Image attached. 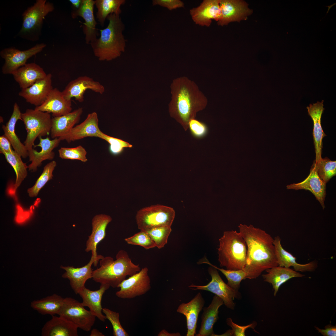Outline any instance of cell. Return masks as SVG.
I'll return each mask as SVG.
<instances>
[{"mask_svg": "<svg viewBox=\"0 0 336 336\" xmlns=\"http://www.w3.org/2000/svg\"><path fill=\"white\" fill-rule=\"evenodd\" d=\"M58 152L59 156L62 159L77 160L83 162L87 161V152L82 146L73 148L62 147Z\"/></svg>", "mask_w": 336, "mask_h": 336, "instance_id": "obj_43", "label": "cell"}, {"mask_svg": "<svg viewBox=\"0 0 336 336\" xmlns=\"http://www.w3.org/2000/svg\"><path fill=\"white\" fill-rule=\"evenodd\" d=\"M64 298L56 294L31 302L30 306L43 315L51 316L58 314L63 305Z\"/></svg>", "mask_w": 336, "mask_h": 336, "instance_id": "obj_34", "label": "cell"}, {"mask_svg": "<svg viewBox=\"0 0 336 336\" xmlns=\"http://www.w3.org/2000/svg\"><path fill=\"white\" fill-rule=\"evenodd\" d=\"M324 100L317 101L315 103L310 104L306 107L309 115L313 123V136L315 153V159L317 162L322 158V151L323 147L322 140L326 136L321 126V117L324 109L323 107Z\"/></svg>", "mask_w": 336, "mask_h": 336, "instance_id": "obj_26", "label": "cell"}, {"mask_svg": "<svg viewBox=\"0 0 336 336\" xmlns=\"http://www.w3.org/2000/svg\"><path fill=\"white\" fill-rule=\"evenodd\" d=\"M110 287L108 285L102 284L99 289L95 291L91 290L85 287L78 294L82 300V305L88 307L96 317L104 322L107 319L102 313L101 300L104 294Z\"/></svg>", "mask_w": 336, "mask_h": 336, "instance_id": "obj_27", "label": "cell"}, {"mask_svg": "<svg viewBox=\"0 0 336 336\" xmlns=\"http://www.w3.org/2000/svg\"><path fill=\"white\" fill-rule=\"evenodd\" d=\"M54 9V5L46 0H37L22 14L21 27L17 35L31 41L39 40L41 34L43 20Z\"/></svg>", "mask_w": 336, "mask_h": 336, "instance_id": "obj_6", "label": "cell"}, {"mask_svg": "<svg viewBox=\"0 0 336 336\" xmlns=\"http://www.w3.org/2000/svg\"><path fill=\"white\" fill-rule=\"evenodd\" d=\"M126 2L125 0H96L95 4L97 9V19L101 26L103 27L105 20L111 14L120 15L122 12L121 6Z\"/></svg>", "mask_w": 336, "mask_h": 336, "instance_id": "obj_35", "label": "cell"}, {"mask_svg": "<svg viewBox=\"0 0 336 336\" xmlns=\"http://www.w3.org/2000/svg\"><path fill=\"white\" fill-rule=\"evenodd\" d=\"M41 329L42 336H77L78 328L64 318L52 315Z\"/></svg>", "mask_w": 336, "mask_h": 336, "instance_id": "obj_32", "label": "cell"}, {"mask_svg": "<svg viewBox=\"0 0 336 336\" xmlns=\"http://www.w3.org/2000/svg\"><path fill=\"white\" fill-rule=\"evenodd\" d=\"M21 89L30 87L47 74L42 68L35 63H26L12 74Z\"/></svg>", "mask_w": 336, "mask_h": 336, "instance_id": "obj_28", "label": "cell"}, {"mask_svg": "<svg viewBox=\"0 0 336 336\" xmlns=\"http://www.w3.org/2000/svg\"><path fill=\"white\" fill-rule=\"evenodd\" d=\"M52 75L47 74L29 87L21 89L19 95L24 98L31 104L38 106L45 101L50 91L53 88L52 86Z\"/></svg>", "mask_w": 336, "mask_h": 336, "instance_id": "obj_18", "label": "cell"}, {"mask_svg": "<svg viewBox=\"0 0 336 336\" xmlns=\"http://www.w3.org/2000/svg\"><path fill=\"white\" fill-rule=\"evenodd\" d=\"M21 113L16 103L13 105V111L9 121L5 125L2 126L4 135L10 141L14 150L23 158L28 156V150L24 144L22 143L15 132V127L19 120H22Z\"/></svg>", "mask_w": 336, "mask_h": 336, "instance_id": "obj_31", "label": "cell"}, {"mask_svg": "<svg viewBox=\"0 0 336 336\" xmlns=\"http://www.w3.org/2000/svg\"><path fill=\"white\" fill-rule=\"evenodd\" d=\"M102 312L112 325L114 336H129L120 324L119 313L106 308H103Z\"/></svg>", "mask_w": 336, "mask_h": 336, "instance_id": "obj_44", "label": "cell"}, {"mask_svg": "<svg viewBox=\"0 0 336 336\" xmlns=\"http://www.w3.org/2000/svg\"><path fill=\"white\" fill-rule=\"evenodd\" d=\"M158 336H180V334L179 332L170 333L165 329L162 330L158 334Z\"/></svg>", "mask_w": 336, "mask_h": 336, "instance_id": "obj_50", "label": "cell"}, {"mask_svg": "<svg viewBox=\"0 0 336 336\" xmlns=\"http://www.w3.org/2000/svg\"><path fill=\"white\" fill-rule=\"evenodd\" d=\"M315 327L318 332L323 336H336V325L327 324L324 327V329H321L316 326Z\"/></svg>", "mask_w": 336, "mask_h": 336, "instance_id": "obj_49", "label": "cell"}, {"mask_svg": "<svg viewBox=\"0 0 336 336\" xmlns=\"http://www.w3.org/2000/svg\"><path fill=\"white\" fill-rule=\"evenodd\" d=\"M21 118L27 133L24 144L28 151L33 148L37 138L49 134L52 118L50 113L29 109L21 113Z\"/></svg>", "mask_w": 336, "mask_h": 336, "instance_id": "obj_7", "label": "cell"}, {"mask_svg": "<svg viewBox=\"0 0 336 336\" xmlns=\"http://www.w3.org/2000/svg\"><path fill=\"white\" fill-rule=\"evenodd\" d=\"M220 0H204L198 7L190 10L194 21L201 26L209 27L212 20L218 21L221 16Z\"/></svg>", "mask_w": 336, "mask_h": 336, "instance_id": "obj_21", "label": "cell"}, {"mask_svg": "<svg viewBox=\"0 0 336 336\" xmlns=\"http://www.w3.org/2000/svg\"><path fill=\"white\" fill-rule=\"evenodd\" d=\"M227 324L230 326L231 336H245V331L249 328H251L254 330L257 324L256 322H254L246 326H240L234 323L231 319L228 318L226 320Z\"/></svg>", "mask_w": 336, "mask_h": 336, "instance_id": "obj_46", "label": "cell"}, {"mask_svg": "<svg viewBox=\"0 0 336 336\" xmlns=\"http://www.w3.org/2000/svg\"><path fill=\"white\" fill-rule=\"evenodd\" d=\"M112 220L110 216L105 214L96 215L92 220V231L86 241L85 251L86 252H91V256L98 262L104 257L97 254V246L105 238L107 227Z\"/></svg>", "mask_w": 336, "mask_h": 336, "instance_id": "obj_15", "label": "cell"}, {"mask_svg": "<svg viewBox=\"0 0 336 336\" xmlns=\"http://www.w3.org/2000/svg\"><path fill=\"white\" fill-rule=\"evenodd\" d=\"M107 142L109 144V151L113 155L116 156L121 154L126 148H131L133 145L128 142L121 139L108 135L102 132L99 137Z\"/></svg>", "mask_w": 336, "mask_h": 336, "instance_id": "obj_41", "label": "cell"}, {"mask_svg": "<svg viewBox=\"0 0 336 336\" xmlns=\"http://www.w3.org/2000/svg\"><path fill=\"white\" fill-rule=\"evenodd\" d=\"M238 227L247 247L246 263L243 269L246 278L255 279L264 270L278 266L274 239L270 234L251 225L240 224Z\"/></svg>", "mask_w": 336, "mask_h": 336, "instance_id": "obj_1", "label": "cell"}, {"mask_svg": "<svg viewBox=\"0 0 336 336\" xmlns=\"http://www.w3.org/2000/svg\"><path fill=\"white\" fill-rule=\"evenodd\" d=\"M97 114L93 112L88 114L84 121L74 127L67 134L59 138L68 143L87 137L99 138L102 132L99 128Z\"/></svg>", "mask_w": 336, "mask_h": 336, "instance_id": "obj_19", "label": "cell"}, {"mask_svg": "<svg viewBox=\"0 0 336 336\" xmlns=\"http://www.w3.org/2000/svg\"><path fill=\"white\" fill-rule=\"evenodd\" d=\"M81 303L70 297L64 298L62 307L58 315L84 331H90L94 325L96 317L86 309Z\"/></svg>", "mask_w": 336, "mask_h": 336, "instance_id": "obj_9", "label": "cell"}, {"mask_svg": "<svg viewBox=\"0 0 336 336\" xmlns=\"http://www.w3.org/2000/svg\"><path fill=\"white\" fill-rule=\"evenodd\" d=\"M88 89L101 94L105 91L104 86L99 82L87 76H82L69 82L62 92L66 99L71 100L74 98L81 102L84 100L85 92Z\"/></svg>", "mask_w": 336, "mask_h": 336, "instance_id": "obj_13", "label": "cell"}, {"mask_svg": "<svg viewBox=\"0 0 336 336\" xmlns=\"http://www.w3.org/2000/svg\"><path fill=\"white\" fill-rule=\"evenodd\" d=\"M82 112V108H80L65 115L54 117L52 119L51 138H59L68 134L79 122Z\"/></svg>", "mask_w": 336, "mask_h": 336, "instance_id": "obj_29", "label": "cell"}, {"mask_svg": "<svg viewBox=\"0 0 336 336\" xmlns=\"http://www.w3.org/2000/svg\"><path fill=\"white\" fill-rule=\"evenodd\" d=\"M170 90V114L186 131L190 120L206 107L207 99L197 84L185 76L174 79Z\"/></svg>", "mask_w": 336, "mask_h": 336, "instance_id": "obj_2", "label": "cell"}, {"mask_svg": "<svg viewBox=\"0 0 336 336\" xmlns=\"http://www.w3.org/2000/svg\"><path fill=\"white\" fill-rule=\"evenodd\" d=\"M90 336H104L105 335L98 329H94L91 330Z\"/></svg>", "mask_w": 336, "mask_h": 336, "instance_id": "obj_52", "label": "cell"}, {"mask_svg": "<svg viewBox=\"0 0 336 336\" xmlns=\"http://www.w3.org/2000/svg\"><path fill=\"white\" fill-rule=\"evenodd\" d=\"M171 231V226H166L153 228L145 231L154 242L156 247L160 249L167 243Z\"/></svg>", "mask_w": 336, "mask_h": 336, "instance_id": "obj_40", "label": "cell"}, {"mask_svg": "<svg viewBox=\"0 0 336 336\" xmlns=\"http://www.w3.org/2000/svg\"><path fill=\"white\" fill-rule=\"evenodd\" d=\"M3 155L16 173V179L13 188V191L15 192L27 175L28 166L22 161L21 156L14 150L11 152L5 153Z\"/></svg>", "mask_w": 336, "mask_h": 336, "instance_id": "obj_36", "label": "cell"}, {"mask_svg": "<svg viewBox=\"0 0 336 336\" xmlns=\"http://www.w3.org/2000/svg\"><path fill=\"white\" fill-rule=\"evenodd\" d=\"M152 4L166 7L170 11L184 6L183 2L180 0H153Z\"/></svg>", "mask_w": 336, "mask_h": 336, "instance_id": "obj_47", "label": "cell"}, {"mask_svg": "<svg viewBox=\"0 0 336 336\" xmlns=\"http://www.w3.org/2000/svg\"><path fill=\"white\" fill-rule=\"evenodd\" d=\"M188 128L192 136L197 139L204 138L208 132V128L206 124L195 118L190 120Z\"/></svg>", "mask_w": 336, "mask_h": 336, "instance_id": "obj_45", "label": "cell"}, {"mask_svg": "<svg viewBox=\"0 0 336 336\" xmlns=\"http://www.w3.org/2000/svg\"><path fill=\"white\" fill-rule=\"evenodd\" d=\"M98 263L94 258L91 256L88 263L81 267L61 266L60 268L65 271L62 277L69 279L71 288L76 294H78L85 287V285L86 281L92 278L93 271L91 268L92 265L93 264L96 267Z\"/></svg>", "mask_w": 336, "mask_h": 336, "instance_id": "obj_17", "label": "cell"}, {"mask_svg": "<svg viewBox=\"0 0 336 336\" xmlns=\"http://www.w3.org/2000/svg\"><path fill=\"white\" fill-rule=\"evenodd\" d=\"M224 304L222 300L215 295L208 307L203 308L200 328L197 336H214L213 327L218 319V309Z\"/></svg>", "mask_w": 336, "mask_h": 336, "instance_id": "obj_30", "label": "cell"}, {"mask_svg": "<svg viewBox=\"0 0 336 336\" xmlns=\"http://www.w3.org/2000/svg\"><path fill=\"white\" fill-rule=\"evenodd\" d=\"M212 279L207 284L200 286L192 284L189 286L193 290H203L210 292L220 297L226 306L233 310L235 304L233 300L235 298L240 299L241 295L238 290L234 289L226 284L220 276L217 269L212 267L208 269Z\"/></svg>", "mask_w": 336, "mask_h": 336, "instance_id": "obj_10", "label": "cell"}, {"mask_svg": "<svg viewBox=\"0 0 336 336\" xmlns=\"http://www.w3.org/2000/svg\"><path fill=\"white\" fill-rule=\"evenodd\" d=\"M100 267L93 271L92 278L96 282L106 284L113 288L119 285L127 276H131L141 270L139 264H134L127 252L123 250L117 254L116 259L104 257L99 261Z\"/></svg>", "mask_w": 336, "mask_h": 336, "instance_id": "obj_4", "label": "cell"}, {"mask_svg": "<svg viewBox=\"0 0 336 336\" xmlns=\"http://www.w3.org/2000/svg\"><path fill=\"white\" fill-rule=\"evenodd\" d=\"M125 241L130 245L142 246L146 250L156 247L154 242L147 232L144 231H140L132 236L125 238Z\"/></svg>", "mask_w": 336, "mask_h": 336, "instance_id": "obj_42", "label": "cell"}, {"mask_svg": "<svg viewBox=\"0 0 336 336\" xmlns=\"http://www.w3.org/2000/svg\"><path fill=\"white\" fill-rule=\"evenodd\" d=\"M287 187V189L309 190L319 201L323 208H325L324 202L326 194V183L319 176L313 164L309 175L306 179L300 182L288 185Z\"/></svg>", "mask_w": 336, "mask_h": 336, "instance_id": "obj_23", "label": "cell"}, {"mask_svg": "<svg viewBox=\"0 0 336 336\" xmlns=\"http://www.w3.org/2000/svg\"><path fill=\"white\" fill-rule=\"evenodd\" d=\"M95 5V1L82 0L79 7L73 10L71 13L72 18L80 16L84 19L85 22L83 23L82 29L87 44H90L95 40L98 34L96 28L97 22L94 15Z\"/></svg>", "mask_w": 336, "mask_h": 336, "instance_id": "obj_16", "label": "cell"}, {"mask_svg": "<svg viewBox=\"0 0 336 336\" xmlns=\"http://www.w3.org/2000/svg\"><path fill=\"white\" fill-rule=\"evenodd\" d=\"M218 249L220 266L226 269H243L246 263L247 247L240 232L226 231L219 239Z\"/></svg>", "mask_w": 336, "mask_h": 336, "instance_id": "obj_5", "label": "cell"}, {"mask_svg": "<svg viewBox=\"0 0 336 336\" xmlns=\"http://www.w3.org/2000/svg\"><path fill=\"white\" fill-rule=\"evenodd\" d=\"M57 165L56 162L53 161L44 167L43 172L32 187L28 189L27 193L30 197L37 196L40 189L53 177V172Z\"/></svg>", "mask_w": 336, "mask_h": 336, "instance_id": "obj_38", "label": "cell"}, {"mask_svg": "<svg viewBox=\"0 0 336 336\" xmlns=\"http://www.w3.org/2000/svg\"><path fill=\"white\" fill-rule=\"evenodd\" d=\"M72 105L71 100L66 99L62 92L54 88L50 91L44 102L35 109L51 113L54 117H58L71 112Z\"/></svg>", "mask_w": 336, "mask_h": 336, "instance_id": "obj_22", "label": "cell"}, {"mask_svg": "<svg viewBox=\"0 0 336 336\" xmlns=\"http://www.w3.org/2000/svg\"><path fill=\"white\" fill-rule=\"evenodd\" d=\"M198 264H207L220 271L226 278L227 284L232 289L238 290L241 281L246 279V274L243 269L231 270L220 268L211 264L205 257H203L198 262Z\"/></svg>", "mask_w": 336, "mask_h": 336, "instance_id": "obj_37", "label": "cell"}, {"mask_svg": "<svg viewBox=\"0 0 336 336\" xmlns=\"http://www.w3.org/2000/svg\"><path fill=\"white\" fill-rule=\"evenodd\" d=\"M273 244L278 266L286 268L292 267L296 271L301 272H313L317 268V262L315 261L305 264L298 263L296 258L282 247L279 236L274 237Z\"/></svg>", "mask_w": 336, "mask_h": 336, "instance_id": "obj_25", "label": "cell"}, {"mask_svg": "<svg viewBox=\"0 0 336 336\" xmlns=\"http://www.w3.org/2000/svg\"><path fill=\"white\" fill-rule=\"evenodd\" d=\"M82 1V0H69V1L74 8V9H77L80 7Z\"/></svg>", "mask_w": 336, "mask_h": 336, "instance_id": "obj_51", "label": "cell"}, {"mask_svg": "<svg viewBox=\"0 0 336 336\" xmlns=\"http://www.w3.org/2000/svg\"><path fill=\"white\" fill-rule=\"evenodd\" d=\"M39 143L34 145V147H40V151L38 152L33 148L28 151V156L31 163L28 166L29 170L33 172L36 171L37 168L42 164V162L45 160H52L55 156L53 150L59 145L61 140L58 138L50 140L47 137L43 138L41 137L38 138Z\"/></svg>", "mask_w": 336, "mask_h": 336, "instance_id": "obj_20", "label": "cell"}, {"mask_svg": "<svg viewBox=\"0 0 336 336\" xmlns=\"http://www.w3.org/2000/svg\"><path fill=\"white\" fill-rule=\"evenodd\" d=\"M46 46L45 44L41 43L23 51L14 47L2 49L0 51V55L5 62L2 68V73L4 74H12L15 71L26 64L28 59L41 52Z\"/></svg>", "mask_w": 336, "mask_h": 336, "instance_id": "obj_12", "label": "cell"}, {"mask_svg": "<svg viewBox=\"0 0 336 336\" xmlns=\"http://www.w3.org/2000/svg\"><path fill=\"white\" fill-rule=\"evenodd\" d=\"M267 273L262 276L264 282L270 283L274 290V295L276 296L279 287L283 283L294 278H303V274L290 268L278 266L265 270Z\"/></svg>", "mask_w": 336, "mask_h": 336, "instance_id": "obj_33", "label": "cell"}, {"mask_svg": "<svg viewBox=\"0 0 336 336\" xmlns=\"http://www.w3.org/2000/svg\"><path fill=\"white\" fill-rule=\"evenodd\" d=\"M175 216V211L173 208L156 204L139 210L135 218L138 229L147 231L156 227L171 226Z\"/></svg>", "mask_w": 336, "mask_h": 336, "instance_id": "obj_8", "label": "cell"}, {"mask_svg": "<svg viewBox=\"0 0 336 336\" xmlns=\"http://www.w3.org/2000/svg\"><path fill=\"white\" fill-rule=\"evenodd\" d=\"M106 18L108 25L100 30V37L90 44L94 55L101 61H110L120 56L126 46L123 34L125 26L119 15L111 14Z\"/></svg>", "mask_w": 336, "mask_h": 336, "instance_id": "obj_3", "label": "cell"}, {"mask_svg": "<svg viewBox=\"0 0 336 336\" xmlns=\"http://www.w3.org/2000/svg\"><path fill=\"white\" fill-rule=\"evenodd\" d=\"M205 301L199 292L189 302L180 304L177 312L185 316L187 328L186 336H194L196 334L198 316Z\"/></svg>", "mask_w": 336, "mask_h": 336, "instance_id": "obj_24", "label": "cell"}, {"mask_svg": "<svg viewBox=\"0 0 336 336\" xmlns=\"http://www.w3.org/2000/svg\"><path fill=\"white\" fill-rule=\"evenodd\" d=\"M10 141L4 135L0 137V153L3 154L5 153L12 152L13 150Z\"/></svg>", "mask_w": 336, "mask_h": 336, "instance_id": "obj_48", "label": "cell"}, {"mask_svg": "<svg viewBox=\"0 0 336 336\" xmlns=\"http://www.w3.org/2000/svg\"><path fill=\"white\" fill-rule=\"evenodd\" d=\"M148 271V268L144 267L124 280L118 286L120 289L116 292V296L122 299H130L146 293L151 288Z\"/></svg>", "mask_w": 336, "mask_h": 336, "instance_id": "obj_11", "label": "cell"}, {"mask_svg": "<svg viewBox=\"0 0 336 336\" xmlns=\"http://www.w3.org/2000/svg\"><path fill=\"white\" fill-rule=\"evenodd\" d=\"M320 178L326 184L330 179L336 174V161H332L328 158H322L313 163Z\"/></svg>", "mask_w": 336, "mask_h": 336, "instance_id": "obj_39", "label": "cell"}, {"mask_svg": "<svg viewBox=\"0 0 336 336\" xmlns=\"http://www.w3.org/2000/svg\"><path fill=\"white\" fill-rule=\"evenodd\" d=\"M219 5L221 16L217 24L222 26L231 22L245 20L252 12L247 3L241 0H220Z\"/></svg>", "mask_w": 336, "mask_h": 336, "instance_id": "obj_14", "label": "cell"}]
</instances>
